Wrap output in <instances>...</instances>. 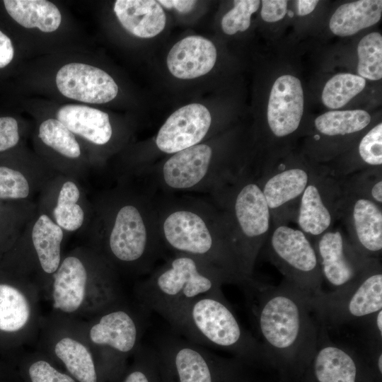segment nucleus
<instances>
[{
  "mask_svg": "<svg viewBox=\"0 0 382 382\" xmlns=\"http://www.w3.org/2000/svg\"><path fill=\"white\" fill-rule=\"evenodd\" d=\"M371 115L363 110H333L315 119L314 141L323 137L340 139L352 137L364 130L370 124Z\"/></svg>",
  "mask_w": 382,
  "mask_h": 382,
  "instance_id": "obj_31",
  "label": "nucleus"
},
{
  "mask_svg": "<svg viewBox=\"0 0 382 382\" xmlns=\"http://www.w3.org/2000/svg\"><path fill=\"white\" fill-rule=\"evenodd\" d=\"M1 213H2L1 207V204H0V215H1ZM6 251V248H4V246L3 245L1 242L0 241V255L4 254Z\"/></svg>",
  "mask_w": 382,
  "mask_h": 382,
  "instance_id": "obj_46",
  "label": "nucleus"
},
{
  "mask_svg": "<svg viewBox=\"0 0 382 382\" xmlns=\"http://www.w3.org/2000/svg\"><path fill=\"white\" fill-rule=\"evenodd\" d=\"M234 7L222 18L221 28L224 33L231 35L238 31L246 30L250 25L251 15L257 11L258 0L233 1Z\"/></svg>",
  "mask_w": 382,
  "mask_h": 382,
  "instance_id": "obj_37",
  "label": "nucleus"
},
{
  "mask_svg": "<svg viewBox=\"0 0 382 382\" xmlns=\"http://www.w3.org/2000/svg\"><path fill=\"white\" fill-rule=\"evenodd\" d=\"M299 382H377L363 353L332 342L320 325L314 355Z\"/></svg>",
  "mask_w": 382,
  "mask_h": 382,
  "instance_id": "obj_17",
  "label": "nucleus"
},
{
  "mask_svg": "<svg viewBox=\"0 0 382 382\" xmlns=\"http://www.w3.org/2000/svg\"><path fill=\"white\" fill-rule=\"evenodd\" d=\"M268 364L279 382H299L312 359L321 324L306 295L283 279L277 285L253 276L240 284Z\"/></svg>",
  "mask_w": 382,
  "mask_h": 382,
  "instance_id": "obj_2",
  "label": "nucleus"
},
{
  "mask_svg": "<svg viewBox=\"0 0 382 382\" xmlns=\"http://www.w3.org/2000/svg\"><path fill=\"white\" fill-rule=\"evenodd\" d=\"M297 13L299 16H306L311 13L317 6L318 1L316 0H300L296 1Z\"/></svg>",
  "mask_w": 382,
  "mask_h": 382,
  "instance_id": "obj_43",
  "label": "nucleus"
},
{
  "mask_svg": "<svg viewBox=\"0 0 382 382\" xmlns=\"http://www.w3.org/2000/svg\"><path fill=\"white\" fill-rule=\"evenodd\" d=\"M366 80L355 74H338L325 83L321 96L323 103L330 109L346 105L364 88Z\"/></svg>",
  "mask_w": 382,
  "mask_h": 382,
  "instance_id": "obj_34",
  "label": "nucleus"
},
{
  "mask_svg": "<svg viewBox=\"0 0 382 382\" xmlns=\"http://www.w3.org/2000/svg\"><path fill=\"white\" fill-rule=\"evenodd\" d=\"M13 55L14 50L10 38L0 30V69L7 66Z\"/></svg>",
  "mask_w": 382,
  "mask_h": 382,
  "instance_id": "obj_41",
  "label": "nucleus"
},
{
  "mask_svg": "<svg viewBox=\"0 0 382 382\" xmlns=\"http://www.w3.org/2000/svg\"><path fill=\"white\" fill-rule=\"evenodd\" d=\"M216 56L212 42L202 36H188L171 48L167 57V66L175 77L191 79L211 71Z\"/></svg>",
  "mask_w": 382,
  "mask_h": 382,
  "instance_id": "obj_26",
  "label": "nucleus"
},
{
  "mask_svg": "<svg viewBox=\"0 0 382 382\" xmlns=\"http://www.w3.org/2000/svg\"><path fill=\"white\" fill-rule=\"evenodd\" d=\"M57 173L43 161L30 160L19 166H0V200L33 201Z\"/></svg>",
  "mask_w": 382,
  "mask_h": 382,
  "instance_id": "obj_25",
  "label": "nucleus"
},
{
  "mask_svg": "<svg viewBox=\"0 0 382 382\" xmlns=\"http://www.w3.org/2000/svg\"><path fill=\"white\" fill-rule=\"evenodd\" d=\"M313 243L323 282L328 285L331 291L352 286L376 259L362 255L340 228H332L325 232Z\"/></svg>",
  "mask_w": 382,
  "mask_h": 382,
  "instance_id": "obj_18",
  "label": "nucleus"
},
{
  "mask_svg": "<svg viewBox=\"0 0 382 382\" xmlns=\"http://www.w3.org/2000/svg\"><path fill=\"white\" fill-rule=\"evenodd\" d=\"M339 220L345 226L351 243L362 255L379 259L382 251V206L368 198L344 192Z\"/></svg>",
  "mask_w": 382,
  "mask_h": 382,
  "instance_id": "obj_20",
  "label": "nucleus"
},
{
  "mask_svg": "<svg viewBox=\"0 0 382 382\" xmlns=\"http://www.w3.org/2000/svg\"><path fill=\"white\" fill-rule=\"evenodd\" d=\"M163 382H253V367L196 345L170 330L151 345Z\"/></svg>",
  "mask_w": 382,
  "mask_h": 382,
  "instance_id": "obj_9",
  "label": "nucleus"
},
{
  "mask_svg": "<svg viewBox=\"0 0 382 382\" xmlns=\"http://www.w3.org/2000/svg\"><path fill=\"white\" fill-rule=\"evenodd\" d=\"M21 382H76L42 353L35 350L17 356L9 362Z\"/></svg>",
  "mask_w": 382,
  "mask_h": 382,
  "instance_id": "obj_32",
  "label": "nucleus"
},
{
  "mask_svg": "<svg viewBox=\"0 0 382 382\" xmlns=\"http://www.w3.org/2000/svg\"><path fill=\"white\" fill-rule=\"evenodd\" d=\"M92 201L93 217L86 243L99 253L119 275L149 274L163 257L155 203L156 192L134 178Z\"/></svg>",
  "mask_w": 382,
  "mask_h": 382,
  "instance_id": "obj_1",
  "label": "nucleus"
},
{
  "mask_svg": "<svg viewBox=\"0 0 382 382\" xmlns=\"http://www.w3.org/2000/svg\"><path fill=\"white\" fill-rule=\"evenodd\" d=\"M212 125V116L203 105L192 103L171 114L159 129L156 149L168 155L195 146L205 138Z\"/></svg>",
  "mask_w": 382,
  "mask_h": 382,
  "instance_id": "obj_21",
  "label": "nucleus"
},
{
  "mask_svg": "<svg viewBox=\"0 0 382 382\" xmlns=\"http://www.w3.org/2000/svg\"><path fill=\"white\" fill-rule=\"evenodd\" d=\"M227 284L217 270L185 254H171L134 287V301L166 319L195 299L222 294Z\"/></svg>",
  "mask_w": 382,
  "mask_h": 382,
  "instance_id": "obj_6",
  "label": "nucleus"
},
{
  "mask_svg": "<svg viewBox=\"0 0 382 382\" xmlns=\"http://www.w3.org/2000/svg\"><path fill=\"white\" fill-rule=\"evenodd\" d=\"M166 8H175L180 13H188L196 4V1L191 0H160L158 1Z\"/></svg>",
  "mask_w": 382,
  "mask_h": 382,
  "instance_id": "obj_42",
  "label": "nucleus"
},
{
  "mask_svg": "<svg viewBox=\"0 0 382 382\" xmlns=\"http://www.w3.org/2000/svg\"><path fill=\"white\" fill-rule=\"evenodd\" d=\"M359 76L371 81L382 78V36L371 33L361 39L357 47Z\"/></svg>",
  "mask_w": 382,
  "mask_h": 382,
  "instance_id": "obj_35",
  "label": "nucleus"
},
{
  "mask_svg": "<svg viewBox=\"0 0 382 382\" xmlns=\"http://www.w3.org/2000/svg\"><path fill=\"white\" fill-rule=\"evenodd\" d=\"M210 200L226 216L249 277L272 228L270 212L250 166L214 188Z\"/></svg>",
  "mask_w": 382,
  "mask_h": 382,
  "instance_id": "obj_7",
  "label": "nucleus"
},
{
  "mask_svg": "<svg viewBox=\"0 0 382 382\" xmlns=\"http://www.w3.org/2000/svg\"><path fill=\"white\" fill-rule=\"evenodd\" d=\"M284 279L305 295L323 290L317 254L309 237L289 225L273 226L261 250Z\"/></svg>",
  "mask_w": 382,
  "mask_h": 382,
  "instance_id": "obj_13",
  "label": "nucleus"
},
{
  "mask_svg": "<svg viewBox=\"0 0 382 382\" xmlns=\"http://www.w3.org/2000/svg\"><path fill=\"white\" fill-rule=\"evenodd\" d=\"M37 210L64 230L86 233L91 224L93 207L81 181L57 173L38 194Z\"/></svg>",
  "mask_w": 382,
  "mask_h": 382,
  "instance_id": "obj_16",
  "label": "nucleus"
},
{
  "mask_svg": "<svg viewBox=\"0 0 382 382\" xmlns=\"http://www.w3.org/2000/svg\"><path fill=\"white\" fill-rule=\"evenodd\" d=\"M340 180L344 192L369 199L382 206V168L357 172Z\"/></svg>",
  "mask_w": 382,
  "mask_h": 382,
  "instance_id": "obj_36",
  "label": "nucleus"
},
{
  "mask_svg": "<svg viewBox=\"0 0 382 382\" xmlns=\"http://www.w3.org/2000/svg\"><path fill=\"white\" fill-rule=\"evenodd\" d=\"M361 320L365 322L367 342L382 343V309Z\"/></svg>",
  "mask_w": 382,
  "mask_h": 382,
  "instance_id": "obj_40",
  "label": "nucleus"
},
{
  "mask_svg": "<svg viewBox=\"0 0 382 382\" xmlns=\"http://www.w3.org/2000/svg\"><path fill=\"white\" fill-rule=\"evenodd\" d=\"M41 299L30 280L0 270V354L10 361L23 346L37 341Z\"/></svg>",
  "mask_w": 382,
  "mask_h": 382,
  "instance_id": "obj_12",
  "label": "nucleus"
},
{
  "mask_svg": "<svg viewBox=\"0 0 382 382\" xmlns=\"http://www.w3.org/2000/svg\"><path fill=\"white\" fill-rule=\"evenodd\" d=\"M261 17L263 21L274 23L282 20L287 12V1L262 0Z\"/></svg>",
  "mask_w": 382,
  "mask_h": 382,
  "instance_id": "obj_39",
  "label": "nucleus"
},
{
  "mask_svg": "<svg viewBox=\"0 0 382 382\" xmlns=\"http://www.w3.org/2000/svg\"><path fill=\"white\" fill-rule=\"evenodd\" d=\"M56 84L64 96L88 103H108L118 93L117 85L108 73L81 63L64 65L57 74Z\"/></svg>",
  "mask_w": 382,
  "mask_h": 382,
  "instance_id": "obj_23",
  "label": "nucleus"
},
{
  "mask_svg": "<svg viewBox=\"0 0 382 382\" xmlns=\"http://www.w3.org/2000/svg\"><path fill=\"white\" fill-rule=\"evenodd\" d=\"M115 382H163L151 345L141 343Z\"/></svg>",
  "mask_w": 382,
  "mask_h": 382,
  "instance_id": "obj_33",
  "label": "nucleus"
},
{
  "mask_svg": "<svg viewBox=\"0 0 382 382\" xmlns=\"http://www.w3.org/2000/svg\"><path fill=\"white\" fill-rule=\"evenodd\" d=\"M306 297L319 323L327 328L361 320L381 310L382 267L379 259H375L348 289L340 291L323 289Z\"/></svg>",
  "mask_w": 382,
  "mask_h": 382,
  "instance_id": "obj_14",
  "label": "nucleus"
},
{
  "mask_svg": "<svg viewBox=\"0 0 382 382\" xmlns=\"http://www.w3.org/2000/svg\"><path fill=\"white\" fill-rule=\"evenodd\" d=\"M36 345L76 382H105L83 319L51 311L42 316Z\"/></svg>",
  "mask_w": 382,
  "mask_h": 382,
  "instance_id": "obj_11",
  "label": "nucleus"
},
{
  "mask_svg": "<svg viewBox=\"0 0 382 382\" xmlns=\"http://www.w3.org/2000/svg\"><path fill=\"white\" fill-rule=\"evenodd\" d=\"M165 320L196 345L225 352L255 369L268 368L261 343L241 324L223 293L199 296Z\"/></svg>",
  "mask_w": 382,
  "mask_h": 382,
  "instance_id": "obj_5",
  "label": "nucleus"
},
{
  "mask_svg": "<svg viewBox=\"0 0 382 382\" xmlns=\"http://www.w3.org/2000/svg\"><path fill=\"white\" fill-rule=\"evenodd\" d=\"M119 276L95 249L79 245L64 253L46 300L52 311L88 319L125 299Z\"/></svg>",
  "mask_w": 382,
  "mask_h": 382,
  "instance_id": "obj_4",
  "label": "nucleus"
},
{
  "mask_svg": "<svg viewBox=\"0 0 382 382\" xmlns=\"http://www.w3.org/2000/svg\"><path fill=\"white\" fill-rule=\"evenodd\" d=\"M56 117L75 136L94 146H105L112 139V127L109 115L103 111L86 105L69 104L61 107Z\"/></svg>",
  "mask_w": 382,
  "mask_h": 382,
  "instance_id": "obj_27",
  "label": "nucleus"
},
{
  "mask_svg": "<svg viewBox=\"0 0 382 382\" xmlns=\"http://www.w3.org/2000/svg\"><path fill=\"white\" fill-rule=\"evenodd\" d=\"M114 12L123 28L138 37L157 35L166 23L163 8L154 0H117Z\"/></svg>",
  "mask_w": 382,
  "mask_h": 382,
  "instance_id": "obj_28",
  "label": "nucleus"
},
{
  "mask_svg": "<svg viewBox=\"0 0 382 382\" xmlns=\"http://www.w3.org/2000/svg\"><path fill=\"white\" fill-rule=\"evenodd\" d=\"M344 192L340 181L319 165L299 202L296 223L313 241L332 229L340 219Z\"/></svg>",
  "mask_w": 382,
  "mask_h": 382,
  "instance_id": "obj_19",
  "label": "nucleus"
},
{
  "mask_svg": "<svg viewBox=\"0 0 382 382\" xmlns=\"http://www.w3.org/2000/svg\"><path fill=\"white\" fill-rule=\"evenodd\" d=\"M18 122L11 117H0V153L15 147L19 142Z\"/></svg>",
  "mask_w": 382,
  "mask_h": 382,
  "instance_id": "obj_38",
  "label": "nucleus"
},
{
  "mask_svg": "<svg viewBox=\"0 0 382 382\" xmlns=\"http://www.w3.org/2000/svg\"><path fill=\"white\" fill-rule=\"evenodd\" d=\"M4 4L9 16L25 28H37L42 32L51 33L60 25V11L49 1L4 0Z\"/></svg>",
  "mask_w": 382,
  "mask_h": 382,
  "instance_id": "obj_30",
  "label": "nucleus"
},
{
  "mask_svg": "<svg viewBox=\"0 0 382 382\" xmlns=\"http://www.w3.org/2000/svg\"><path fill=\"white\" fill-rule=\"evenodd\" d=\"M66 235L49 216L37 210L13 245L0 255V270L30 280L46 299L64 254Z\"/></svg>",
  "mask_w": 382,
  "mask_h": 382,
  "instance_id": "obj_10",
  "label": "nucleus"
},
{
  "mask_svg": "<svg viewBox=\"0 0 382 382\" xmlns=\"http://www.w3.org/2000/svg\"><path fill=\"white\" fill-rule=\"evenodd\" d=\"M16 376L17 374L15 372V374L11 376L0 379V382H17L16 381ZM20 382H21V380Z\"/></svg>",
  "mask_w": 382,
  "mask_h": 382,
  "instance_id": "obj_45",
  "label": "nucleus"
},
{
  "mask_svg": "<svg viewBox=\"0 0 382 382\" xmlns=\"http://www.w3.org/2000/svg\"><path fill=\"white\" fill-rule=\"evenodd\" d=\"M253 382H258V381H254Z\"/></svg>",
  "mask_w": 382,
  "mask_h": 382,
  "instance_id": "obj_47",
  "label": "nucleus"
},
{
  "mask_svg": "<svg viewBox=\"0 0 382 382\" xmlns=\"http://www.w3.org/2000/svg\"><path fill=\"white\" fill-rule=\"evenodd\" d=\"M37 139L52 152L45 163L52 170L79 181L86 178L89 163L83 158L76 137L61 122L53 118L42 122Z\"/></svg>",
  "mask_w": 382,
  "mask_h": 382,
  "instance_id": "obj_22",
  "label": "nucleus"
},
{
  "mask_svg": "<svg viewBox=\"0 0 382 382\" xmlns=\"http://www.w3.org/2000/svg\"><path fill=\"white\" fill-rule=\"evenodd\" d=\"M381 15V0L345 3L340 6L331 16L329 28L337 36H349L375 25L380 21Z\"/></svg>",
  "mask_w": 382,
  "mask_h": 382,
  "instance_id": "obj_29",
  "label": "nucleus"
},
{
  "mask_svg": "<svg viewBox=\"0 0 382 382\" xmlns=\"http://www.w3.org/2000/svg\"><path fill=\"white\" fill-rule=\"evenodd\" d=\"M319 165L305 160H276L257 171L273 226L296 221L301 197Z\"/></svg>",
  "mask_w": 382,
  "mask_h": 382,
  "instance_id": "obj_15",
  "label": "nucleus"
},
{
  "mask_svg": "<svg viewBox=\"0 0 382 382\" xmlns=\"http://www.w3.org/2000/svg\"><path fill=\"white\" fill-rule=\"evenodd\" d=\"M155 203L164 251L203 261L221 273L227 284L240 285L250 278L226 216L210 199L156 192Z\"/></svg>",
  "mask_w": 382,
  "mask_h": 382,
  "instance_id": "obj_3",
  "label": "nucleus"
},
{
  "mask_svg": "<svg viewBox=\"0 0 382 382\" xmlns=\"http://www.w3.org/2000/svg\"><path fill=\"white\" fill-rule=\"evenodd\" d=\"M151 313L125 299L83 319L105 382H115L142 343Z\"/></svg>",
  "mask_w": 382,
  "mask_h": 382,
  "instance_id": "obj_8",
  "label": "nucleus"
},
{
  "mask_svg": "<svg viewBox=\"0 0 382 382\" xmlns=\"http://www.w3.org/2000/svg\"><path fill=\"white\" fill-rule=\"evenodd\" d=\"M304 97L300 80L292 75L278 77L272 85L267 111L270 134L283 139L299 128L303 114Z\"/></svg>",
  "mask_w": 382,
  "mask_h": 382,
  "instance_id": "obj_24",
  "label": "nucleus"
},
{
  "mask_svg": "<svg viewBox=\"0 0 382 382\" xmlns=\"http://www.w3.org/2000/svg\"><path fill=\"white\" fill-rule=\"evenodd\" d=\"M14 374L15 371L12 365L0 359V379L11 376Z\"/></svg>",
  "mask_w": 382,
  "mask_h": 382,
  "instance_id": "obj_44",
  "label": "nucleus"
}]
</instances>
